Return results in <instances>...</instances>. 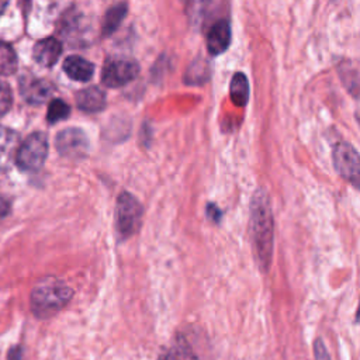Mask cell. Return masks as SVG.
Instances as JSON below:
<instances>
[{"label":"cell","mask_w":360,"mask_h":360,"mask_svg":"<svg viewBox=\"0 0 360 360\" xmlns=\"http://www.w3.org/2000/svg\"><path fill=\"white\" fill-rule=\"evenodd\" d=\"M250 238L256 266L266 273L273 256V215L263 190H257L250 202Z\"/></svg>","instance_id":"obj_1"},{"label":"cell","mask_w":360,"mask_h":360,"mask_svg":"<svg viewBox=\"0 0 360 360\" xmlns=\"http://www.w3.org/2000/svg\"><path fill=\"white\" fill-rule=\"evenodd\" d=\"M72 297L73 290L62 280L55 277L41 278L37 281L30 295L31 311L37 318H51L65 308Z\"/></svg>","instance_id":"obj_2"},{"label":"cell","mask_w":360,"mask_h":360,"mask_svg":"<svg viewBox=\"0 0 360 360\" xmlns=\"http://www.w3.org/2000/svg\"><path fill=\"white\" fill-rule=\"evenodd\" d=\"M143 207L136 197L124 191L118 195L115 208V229L121 240L135 235L142 224Z\"/></svg>","instance_id":"obj_3"},{"label":"cell","mask_w":360,"mask_h":360,"mask_svg":"<svg viewBox=\"0 0 360 360\" xmlns=\"http://www.w3.org/2000/svg\"><path fill=\"white\" fill-rule=\"evenodd\" d=\"M48 155V139L42 132L31 134L15 152V163L22 170H38Z\"/></svg>","instance_id":"obj_4"},{"label":"cell","mask_w":360,"mask_h":360,"mask_svg":"<svg viewBox=\"0 0 360 360\" xmlns=\"http://www.w3.org/2000/svg\"><path fill=\"white\" fill-rule=\"evenodd\" d=\"M139 73V65L134 59L118 58L105 62L101 72V82L107 87H121L132 82Z\"/></svg>","instance_id":"obj_5"},{"label":"cell","mask_w":360,"mask_h":360,"mask_svg":"<svg viewBox=\"0 0 360 360\" xmlns=\"http://www.w3.org/2000/svg\"><path fill=\"white\" fill-rule=\"evenodd\" d=\"M333 163L338 173L354 186L359 184L360 162L354 146L347 142H340L333 149Z\"/></svg>","instance_id":"obj_6"},{"label":"cell","mask_w":360,"mask_h":360,"mask_svg":"<svg viewBox=\"0 0 360 360\" xmlns=\"http://www.w3.org/2000/svg\"><path fill=\"white\" fill-rule=\"evenodd\" d=\"M58 152L69 159H79L87 153L89 141L86 134L79 128H66L56 135Z\"/></svg>","instance_id":"obj_7"},{"label":"cell","mask_w":360,"mask_h":360,"mask_svg":"<svg viewBox=\"0 0 360 360\" xmlns=\"http://www.w3.org/2000/svg\"><path fill=\"white\" fill-rule=\"evenodd\" d=\"M20 91L30 104H42L51 97L53 87L48 80L27 75L20 80Z\"/></svg>","instance_id":"obj_8"},{"label":"cell","mask_w":360,"mask_h":360,"mask_svg":"<svg viewBox=\"0 0 360 360\" xmlns=\"http://www.w3.org/2000/svg\"><path fill=\"white\" fill-rule=\"evenodd\" d=\"M232 32L226 20H218L207 35V49L211 55H219L225 52L231 44Z\"/></svg>","instance_id":"obj_9"},{"label":"cell","mask_w":360,"mask_h":360,"mask_svg":"<svg viewBox=\"0 0 360 360\" xmlns=\"http://www.w3.org/2000/svg\"><path fill=\"white\" fill-rule=\"evenodd\" d=\"M62 53V44L56 38H44L34 45L32 56L37 63L45 68L53 66Z\"/></svg>","instance_id":"obj_10"},{"label":"cell","mask_w":360,"mask_h":360,"mask_svg":"<svg viewBox=\"0 0 360 360\" xmlns=\"http://www.w3.org/2000/svg\"><path fill=\"white\" fill-rule=\"evenodd\" d=\"M105 93L97 86L86 87L76 94L77 107L86 112L101 111L105 107Z\"/></svg>","instance_id":"obj_11"},{"label":"cell","mask_w":360,"mask_h":360,"mask_svg":"<svg viewBox=\"0 0 360 360\" xmlns=\"http://www.w3.org/2000/svg\"><path fill=\"white\" fill-rule=\"evenodd\" d=\"M63 70L76 82H89L94 73V65L82 56L72 55L65 59Z\"/></svg>","instance_id":"obj_12"},{"label":"cell","mask_w":360,"mask_h":360,"mask_svg":"<svg viewBox=\"0 0 360 360\" xmlns=\"http://www.w3.org/2000/svg\"><path fill=\"white\" fill-rule=\"evenodd\" d=\"M18 135L4 127H0V172L8 169L11 160L15 158Z\"/></svg>","instance_id":"obj_13"},{"label":"cell","mask_w":360,"mask_h":360,"mask_svg":"<svg viewBox=\"0 0 360 360\" xmlns=\"http://www.w3.org/2000/svg\"><path fill=\"white\" fill-rule=\"evenodd\" d=\"M127 15V4L125 3H118L111 6L107 13L104 14L103 22H101V34L104 37L111 35L112 32L117 31V28L121 25L122 20Z\"/></svg>","instance_id":"obj_14"},{"label":"cell","mask_w":360,"mask_h":360,"mask_svg":"<svg viewBox=\"0 0 360 360\" xmlns=\"http://www.w3.org/2000/svg\"><path fill=\"white\" fill-rule=\"evenodd\" d=\"M229 94H231V100L235 105H238V107L246 105L248 98H249V84H248V79L243 73L233 75V77L231 80Z\"/></svg>","instance_id":"obj_15"},{"label":"cell","mask_w":360,"mask_h":360,"mask_svg":"<svg viewBox=\"0 0 360 360\" xmlns=\"http://www.w3.org/2000/svg\"><path fill=\"white\" fill-rule=\"evenodd\" d=\"M210 73H211V69H210L208 62L205 59L200 58L190 63L188 69L186 70L184 80L188 84H202L204 82H207L210 79Z\"/></svg>","instance_id":"obj_16"},{"label":"cell","mask_w":360,"mask_h":360,"mask_svg":"<svg viewBox=\"0 0 360 360\" xmlns=\"http://www.w3.org/2000/svg\"><path fill=\"white\" fill-rule=\"evenodd\" d=\"M17 70V56L13 48L0 41V75L8 76Z\"/></svg>","instance_id":"obj_17"},{"label":"cell","mask_w":360,"mask_h":360,"mask_svg":"<svg viewBox=\"0 0 360 360\" xmlns=\"http://www.w3.org/2000/svg\"><path fill=\"white\" fill-rule=\"evenodd\" d=\"M191 352L183 338H179L169 349H166L158 360H190Z\"/></svg>","instance_id":"obj_18"},{"label":"cell","mask_w":360,"mask_h":360,"mask_svg":"<svg viewBox=\"0 0 360 360\" xmlns=\"http://www.w3.org/2000/svg\"><path fill=\"white\" fill-rule=\"evenodd\" d=\"M70 114V107L63 101V100H59V98H55L51 101L49 107H48V114H46V118L51 124H55L58 121H62L65 120L68 115Z\"/></svg>","instance_id":"obj_19"},{"label":"cell","mask_w":360,"mask_h":360,"mask_svg":"<svg viewBox=\"0 0 360 360\" xmlns=\"http://www.w3.org/2000/svg\"><path fill=\"white\" fill-rule=\"evenodd\" d=\"M11 101H13V96H11L10 87L6 83L0 82V117L10 110Z\"/></svg>","instance_id":"obj_20"},{"label":"cell","mask_w":360,"mask_h":360,"mask_svg":"<svg viewBox=\"0 0 360 360\" xmlns=\"http://www.w3.org/2000/svg\"><path fill=\"white\" fill-rule=\"evenodd\" d=\"M314 359L315 360H330L329 352L321 338L315 339V342H314Z\"/></svg>","instance_id":"obj_21"},{"label":"cell","mask_w":360,"mask_h":360,"mask_svg":"<svg viewBox=\"0 0 360 360\" xmlns=\"http://www.w3.org/2000/svg\"><path fill=\"white\" fill-rule=\"evenodd\" d=\"M207 215H208V218H210L211 221L219 222V219H221V217H222V212H221V210H219L215 204H208V207H207Z\"/></svg>","instance_id":"obj_22"},{"label":"cell","mask_w":360,"mask_h":360,"mask_svg":"<svg viewBox=\"0 0 360 360\" xmlns=\"http://www.w3.org/2000/svg\"><path fill=\"white\" fill-rule=\"evenodd\" d=\"M7 360H24V352L21 346H13L7 354Z\"/></svg>","instance_id":"obj_23"},{"label":"cell","mask_w":360,"mask_h":360,"mask_svg":"<svg viewBox=\"0 0 360 360\" xmlns=\"http://www.w3.org/2000/svg\"><path fill=\"white\" fill-rule=\"evenodd\" d=\"M6 214H7V205L6 202L0 201V218H3Z\"/></svg>","instance_id":"obj_24"},{"label":"cell","mask_w":360,"mask_h":360,"mask_svg":"<svg viewBox=\"0 0 360 360\" xmlns=\"http://www.w3.org/2000/svg\"><path fill=\"white\" fill-rule=\"evenodd\" d=\"M8 1H10V0H0V14L4 11V8H6L7 4H8Z\"/></svg>","instance_id":"obj_25"},{"label":"cell","mask_w":360,"mask_h":360,"mask_svg":"<svg viewBox=\"0 0 360 360\" xmlns=\"http://www.w3.org/2000/svg\"><path fill=\"white\" fill-rule=\"evenodd\" d=\"M22 3H24V6H25V7H27V6H28V4H30V0H22Z\"/></svg>","instance_id":"obj_26"}]
</instances>
